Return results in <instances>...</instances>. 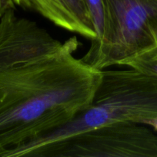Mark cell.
<instances>
[{"mask_svg": "<svg viewBox=\"0 0 157 157\" xmlns=\"http://www.w3.org/2000/svg\"><path fill=\"white\" fill-rule=\"evenodd\" d=\"M92 19L94 29L96 33V38L91 43H95L101 37L104 28V6L103 0H84Z\"/></svg>", "mask_w": 157, "mask_h": 157, "instance_id": "obj_7", "label": "cell"}, {"mask_svg": "<svg viewBox=\"0 0 157 157\" xmlns=\"http://www.w3.org/2000/svg\"><path fill=\"white\" fill-rule=\"evenodd\" d=\"M15 6L36 12L50 22L95 41L96 33L84 0H13Z\"/></svg>", "mask_w": 157, "mask_h": 157, "instance_id": "obj_5", "label": "cell"}, {"mask_svg": "<svg viewBox=\"0 0 157 157\" xmlns=\"http://www.w3.org/2000/svg\"><path fill=\"white\" fill-rule=\"evenodd\" d=\"M157 119V77L134 69L102 70L93 101L86 110L59 128L17 147L0 157H32L46 146L100 126L118 122L148 125Z\"/></svg>", "mask_w": 157, "mask_h": 157, "instance_id": "obj_2", "label": "cell"}, {"mask_svg": "<svg viewBox=\"0 0 157 157\" xmlns=\"http://www.w3.org/2000/svg\"><path fill=\"white\" fill-rule=\"evenodd\" d=\"M126 66L146 75L157 77V46L140 52L123 61Z\"/></svg>", "mask_w": 157, "mask_h": 157, "instance_id": "obj_6", "label": "cell"}, {"mask_svg": "<svg viewBox=\"0 0 157 157\" xmlns=\"http://www.w3.org/2000/svg\"><path fill=\"white\" fill-rule=\"evenodd\" d=\"M32 157H157V135L144 124L113 123L42 147Z\"/></svg>", "mask_w": 157, "mask_h": 157, "instance_id": "obj_4", "label": "cell"}, {"mask_svg": "<svg viewBox=\"0 0 157 157\" xmlns=\"http://www.w3.org/2000/svg\"><path fill=\"white\" fill-rule=\"evenodd\" d=\"M104 28L82 59L99 70L157 46V0H103Z\"/></svg>", "mask_w": 157, "mask_h": 157, "instance_id": "obj_3", "label": "cell"}, {"mask_svg": "<svg viewBox=\"0 0 157 157\" xmlns=\"http://www.w3.org/2000/svg\"><path fill=\"white\" fill-rule=\"evenodd\" d=\"M149 126H151L152 127H153L154 130H155V131H157V119L152 121V122L149 124Z\"/></svg>", "mask_w": 157, "mask_h": 157, "instance_id": "obj_9", "label": "cell"}, {"mask_svg": "<svg viewBox=\"0 0 157 157\" xmlns=\"http://www.w3.org/2000/svg\"><path fill=\"white\" fill-rule=\"evenodd\" d=\"M76 36L65 41L46 29L0 70V151L65 125L92 104L102 71L75 56Z\"/></svg>", "mask_w": 157, "mask_h": 157, "instance_id": "obj_1", "label": "cell"}, {"mask_svg": "<svg viewBox=\"0 0 157 157\" xmlns=\"http://www.w3.org/2000/svg\"><path fill=\"white\" fill-rule=\"evenodd\" d=\"M15 3L13 0H0V18L9 9H15Z\"/></svg>", "mask_w": 157, "mask_h": 157, "instance_id": "obj_8", "label": "cell"}]
</instances>
